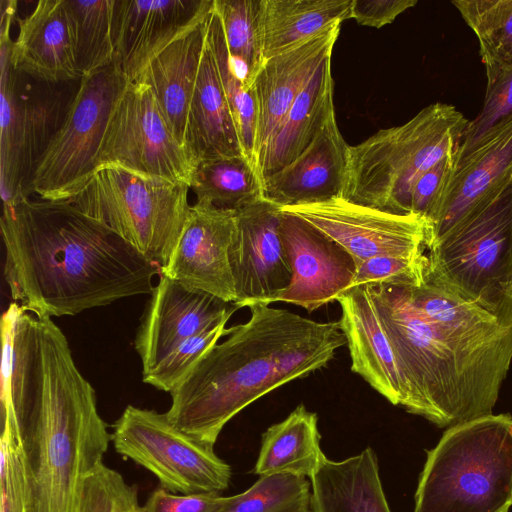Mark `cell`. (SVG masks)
<instances>
[{
    "label": "cell",
    "instance_id": "obj_1",
    "mask_svg": "<svg viewBox=\"0 0 512 512\" xmlns=\"http://www.w3.org/2000/svg\"><path fill=\"white\" fill-rule=\"evenodd\" d=\"M12 348L2 349L1 420L10 418L24 454L28 512H77L85 478L103 463L111 435L96 393L51 317L12 302Z\"/></svg>",
    "mask_w": 512,
    "mask_h": 512
},
{
    "label": "cell",
    "instance_id": "obj_2",
    "mask_svg": "<svg viewBox=\"0 0 512 512\" xmlns=\"http://www.w3.org/2000/svg\"><path fill=\"white\" fill-rule=\"evenodd\" d=\"M4 277L14 303L36 316H73L150 294L161 273L120 235L68 201L3 205Z\"/></svg>",
    "mask_w": 512,
    "mask_h": 512
},
{
    "label": "cell",
    "instance_id": "obj_3",
    "mask_svg": "<svg viewBox=\"0 0 512 512\" xmlns=\"http://www.w3.org/2000/svg\"><path fill=\"white\" fill-rule=\"evenodd\" d=\"M249 308V320L226 329L227 338L170 392L169 421L212 446L242 409L326 366L346 344L339 321L317 322L262 303Z\"/></svg>",
    "mask_w": 512,
    "mask_h": 512
},
{
    "label": "cell",
    "instance_id": "obj_4",
    "mask_svg": "<svg viewBox=\"0 0 512 512\" xmlns=\"http://www.w3.org/2000/svg\"><path fill=\"white\" fill-rule=\"evenodd\" d=\"M409 391V413L449 428L492 414L452 345L410 301L406 286H367Z\"/></svg>",
    "mask_w": 512,
    "mask_h": 512
},
{
    "label": "cell",
    "instance_id": "obj_5",
    "mask_svg": "<svg viewBox=\"0 0 512 512\" xmlns=\"http://www.w3.org/2000/svg\"><path fill=\"white\" fill-rule=\"evenodd\" d=\"M468 123L456 107L435 103L402 125L349 145L340 196L391 213H411L416 181L440 160L455 155Z\"/></svg>",
    "mask_w": 512,
    "mask_h": 512
},
{
    "label": "cell",
    "instance_id": "obj_6",
    "mask_svg": "<svg viewBox=\"0 0 512 512\" xmlns=\"http://www.w3.org/2000/svg\"><path fill=\"white\" fill-rule=\"evenodd\" d=\"M512 417L490 414L446 429L427 451L414 512H509Z\"/></svg>",
    "mask_w": 512,
    "mask_h": 512
},
{
    "label": "cell",
    "instance_id": "obj_7",
    "mask_svg": "<svg viewBox=\"0 0 512 512\" xmlns=\"http://www.w3.org/2000/svg\"><path fill=\"white\" fill-rule=\"evenodd\" d=\"M427 250L426 281L512 325V183Z\"/></svg>",
    "mask_w": 512,
    "mask_h": 512
},
{
    "label": "cell",
    "instance_id": "obj_8",
    "mask_svg": "<svg viewBox=\"0 0 512 512\" xmlns=\"http://www.w3.org/2000/svg\"><path fill=\"white\" fill-rule=\"evenodd\" d=\"M16 11H1L0 186L3 205L31 197L36 166L62 125L80 80L50 83L15 70L10 29Z\"/></svg>",
    "mask_w": 512,
    "mask_h": 512
},
{
    "label": "cell",
    "instance_id": "obj_9",
    "mask_svg": "<svg viewBox=\"0 0 512 512\" xmlns=\"http://www.w3.org/2000/svg\"><path fill=\"white\" fill-rule=\"evenodd\" d=\"M189 189L186 184L107 166L96 170L68 202L112 229L161 269L186 224Z\"/></svg>",
    "mask_w": 512,
    "mask_h": 512
},
{
    "label": "cell",
    "instance_id": "obj_10",
    "mask_svg": "<svg viewBox=\"0 0 512 512\" xmlns=\"http://www.w3.org/2000/svg\"><path fill=\"white\" fill-rule=\"evenodd\" d=\"M128 82L115 65L81 78L62 125L36 166L32 194L68 201L82 189L95 172L110 112Z\"/></svg>",
    "mask_w": 512,
    "mask_h": 512
},
{
    "label": "cell",
    "instance_id": "obj_11",
    "mask_svg": "<svg viewBox=\"0 0 512 512\" xmlns=\"http://www.w3.org/2000/svg\"><path fill=\"white\" fill-rule=\"evenodd\" d=\"M111 440L119 454L152 472L172 493L220 494L229 485L231 467L214 446L178 429L165 413L128 405Z\"/></svg>",
    "mask_w": 512,
    "mask_h": 512
},
{
    "label": "cell",
    "instance_id": "obj_12",
    "mask_svg": "<svg viewBox=\"0 0 512 512\" xmlns=\"http://www.w3.org/2000/svg\"><path fill=\"white\" fill-rule=\"evenodd\" d=\"M107 166L191 187L197 164L142 81L128 82L112 107L95 171Z\"/></svg>",
    "mask_w": 512,
    "mask_h": 512
},
{
    "label": "cell",
    "instance_id": "obj_13",
    "mask_svg": "<svg viewBox=\"0 0 512 512\" xmlns=\"http://www.w3.org/2000/svg\"><path fill=\"white\" fill-rule=\"evenodd\" d=\"M280 210L321 231L356 262L382 255L418 258L426 254L427 222L415 213H391L341 196Z\"/></svg>",
    "mask_w": 512,
    "mask_h": 512
},
{
    "label": "cell",
    "instance_id": "obj_14",
    "mask_svg": "<svg viewBox=\"0 0 512 512\" xmlns=\"http://www.w3.org/2000/svg\"><path fill=\"white\" fill-rule=\"evenodd\" d=\"M279 224L280 207L265 199L236 210L229 260L238 309L274 303L291 282Z\"/></svg>",
    "mask_w": 512,
    "mask_h": 512
},
{
    "label": "cell",
    "instance_id": "obj_15",
    "mask_svg": "<svg viewBox=\"0 0 512 512\" xmlns=\"http://www.w3.org/2000/svg\"><path fill=\"white\" fill-rule=\"evenodd\" d=\"M149 295L135 337L142 375L180 343L228 321L238 309L234 303L162 274Z\"/></svg>",
    "mask_w": 512,
    "mask_h": 512
},
{
    "label": "cell",
    "instance_id": "obj_16",
    "mask_svg": "<svg viewBox=\"0 0 512 512\" xmlns=\"http://www.w3.org/2000/svg\"><path fill=\"white\" fill-rule=\"evenodd\" d=\"M512 183V115L454 162L427 219L426 249L505 186Z\"/></svg>",
    "mask_w": 512,
    "mask_h": 512
},
{
    "label": "cell",
    "instance_id": "obj_17",
    "mask_svg": "<svg viewBox=\"0 0 512 512\" xmlns=\"http://www.w3.org/2000/svg\"><path fill=\"white\" fill-rule=\"evenodd\" d=\"M279 232L292 277L275 302L312 312L349 289L356 261L342 246L303 219L281 210Z\"/></svg>",
    "mask_w": 512,
    "mask_h": 512
},
{
    "label": "cell",
    "instance_id": "obj_18",
    "mask_svg": "<svg viewBox=\"0 0 512 512\" xmlns=\"http://www.w3.org/2000/svg\"><path fill=\"white\" fill-rule=\"evenodd\" d=\"M236 210L191 205L186 224L162 275L234 303L229 250Z\"/></svg>",
    "mask_w": 512,
    "mask_h": 512
},
{
    "label": "cell",
    "instance_id": "obj_19",
    "mask_svg": "<svg viewBox=\"0 0 512 512\" xmlns=\"http://www.w3.org/2000/svg\"><path fill=\"white\" fill-rule=\"evenodd\" d=\"M341 23L265 59L258 71L253 90L257 104L256 169L277 134L293 102L317 68L332 57Z\"/></svg>",
    "mask_w": 512,
    "mask_h": 512
},
{
    "label": "cell",
    "instance_id": "obj_20",
    "mask_svg": "<svg viewBox=\"0 0 512 512\" xmlns=\"http://www.w3.org/2000/svg\"><path fill=\"white\" fill-rule=\"evenodd\" d=\"M213 0H114V65L133 82Z\"/></svg>",
    "mask_w": 512,
    "mask_h": 512
},
{
    "label": "cell",
    "instance_id": "obj_21",
    "mask_svg": "<svg viewBox=\"0 0 512 512\" xmlns=\"http://www.w3.org/2000/svg\"><path fill=\"white\" fill-rule=\"evenodd\" d=\"M336 301L341 306L339 322L348 344L352 371L391 404L406 409L408 387L369 288H351Z\"/></svg>",
    "mask_w": 512,
    "mask_h": 512
},
{
    "label": "cell",
    "instance_id": "obj_22",
    "mask_svg": "<svg viewBox=\"0 0 512 512\" xmlns=\"http://www.w3.org/2000/svg\"><path fill=\"white\" fill-rule=\"evenodd\" d=\"M348 148L334 113L300 156L263 179V199L287 207L340 196Z\"/></svg>",
    "mask_w": 512,
    "mask_h": 512
},
{
    "label": "cell",
    "instance_id": "obj_23",
    "mask_svg": "<svg viewBox=\"0 0 512 512\" xmlns=\"http://www.w3.org/2000/svg\"><path fill=\"white\" fill-rule=\"evenodd\" d=\"M212 7L213 2L180 35L152 57L134 80L150 87L171 131L184 146L189 104Z\"/></svg>",
    "mask_w": 512,
    "mask_h": 512
},
{
    "label": "cell",
    "instance_id": "obj_24",
    "mask_svg": "<svg viewBox=\"0 0 512 512\" xmlns=\"http://www.w3.org/2000/svg\"><path fill=\"white\" fill-rule=\"evenodd\" d=\"M10 62L37 80L63 83L80 80L70 37L64 0H40L18 20Z\"/></svg>",
    "mask_w": 512,
    "mask_h": 512
},
{
    "label": "cell",
    "instance_id": "obj_25",
    "mask_svg": "<svg viewBox=\"0 0 512 512\" xmlns=\"http://www.w3.org/2000/svg\"><path fill=\"white\" fill-rule=\"evenodd\" d=\"M185 146L197 165L218 158L245 156L207 40L189 104Z\"/></svg>",
    "mask_w": 512,
    "mask_h": 512
},
{
    "label": "cell",
    "instance_id": "obj_26",
    "mask_svg": "<svg viewBox=\"0 0 512 512\" xmlns=\"http://www.w3.org/2000/svg\"><path fill=\"white\" fill-rule=\"evenodd\" d=\"M310 480L311 512H391L371 448L343 461L324 455Z\"/></svg>",
    "mask_w": 512,
    "mask_h": 512
},
{
    "label": "cell",
    "instance_id": "obj_27",
    "mask_svg": "<svg viewBox=\"0 0 512 512\" xmlns=\"http://www.w3.org/2000/svg\"><path fill=\"white\" fill-rule=\"evenodd\" d=\"M331 58L311 76L293 102L259 167L263 179L293 162L309 146L334 111Z\"/></svg>",
    "mask_w": 512,
    "mask_h": 512
},
{
    "label": "cell",
    "instance_id": "obj_28",
    "mask_svg": "<svg viewBox=\"0 0 512 512\" xmlns=\"http://www.w3.org/2000/svg\"><path fill=\"white\" fill-rule=\"evenodd\" d=\"M317 421V414L301 404L283 421L270 426L262 435L254 473H290L311 478L324 456Z\"/></svg>",
    "mask_w": 512,
    "mask_h": 512
},
{
    "label": "cell",
    "instance_id": "obj_29",
    "mask_svg": "<svg viewBox=\"0 0 512 512\" xmlns=\"http://www.w3.org/2000/svg\"><path fill=\"white\" fill-rule=\"evenodd\" d=\"M351 5L352 0H265L264 60L350 19Z\"/></svg>",
    "mask_w": 512,
    "mask_h": 512
},
{
    "label": "cell",
    "instance_id": "obj_30",
    "mask_svg": "<svg viewBox=\"0 0 512 512\" xmlns=\"http://www.w3.org/2000/svg\"><path fill=\"white\" fill-rule=\"evenodd\" d=\"M76 67L81 78L114 65V0H64Z\"/></svg>",
    "mask_w": 512,
    "mask_h": 512
},
{
    "label": "cell",
    "instance_id": "obj_31",
    "mask_svg": "<svg viewBox=\"0 0 512 512\" xmlns=\"http://www.w3.org/2000/svg\"><path fill=\"white\" fill-rule=\"evenodd\" d=\"M190 189L197 203L225 210H239L263 199L262 181L243 155L199 163Z\"/></svg>",
    "mask_w": 512,
    "mask_h": 512
},
{
    "label": "cell",
    "instance_id": "obj_32",
    "mask_svg": "<svg viewBox=\"0 0 512 512\" xmlns=\"http://www.w3.org/2000/svg\"><path fill=\"white\" fill-rule=\"evenodd\" d=\"M452 4L478 38L490 83L512 67V0H456Z\"/></svg>",
    "mask_w": 512,
    "mask_h": 512
},
{
    "label": "cell",
    "instance_id": "obj_33",
    "mask_svg": "<svg viewBox=\"0 0 512 512\" xmlns=\"http://www.w3.org/2000/svg\"><path fill=\"white\" fill-rule=\"evenodd\" d=\"M206 40L215 59L242 150L256 169L257 104L255 93L253 87L249 89L245 86L231 67L221 21L214 7L208 17Z\"/></svg>",
    "mask_w": 512,
    "mask_h": 512
},
{
    "label": "cell",
    "instance_id": "obj_34",
    "mask_svg": "<svg viewBox=\"0 0 512 512\" xmlns=\"http://www.w3.org/2000/svg\"><path fill=\"white\" fill-rule=\"evenodd\" d=\"M211 512H311V483L290 473L260 476L243 493L220 495Z\"/></svg>",
    "mask_w": 512,
    "mask_h": 512
},
{
    "label": "cell",
    "instance_id": "obj_35",
    "mask_svg": "<svg viewBox=\"0 0 512 512\" xmlns=\"http://www.w3.org/2000/svg\"><path fill=\"white\" fill-rule=\"evenodd\" d=\"M265 0H213L231 57L245 63L255 79L263 62Z\"/></svg>",
    "mask_w": 512,
    "mask_h": 512
},
{
    "label": "cell",
    "instance_id": "obj_36",
    "mask_svg": "<svg viewBox=\"0 0 512 512\" xmlns=\"http://www.w3.org/2000/svg\"><path fill=\"white\" fill-rule=\"evenodd\" d=\"M227 321L196 334L175 347L150 372L142 375L144 383L171 392L189 373L199 359L226 336Z\"/></svg>",
    "mask_w": 512,
    "mask_h": 512
},
{
    "label": "cell",
    "instance_id": "obj_37",
    "mask_svg": "<svg viewBox=\"0 0 512 512\" xmlns=\"http://www.w3.org/2000/svg\"><path fill=\"white\" fill-rule=\"evenodd\" d=\"M0 512H28L30 490L19 438L10 419L1 422Z\"/></svg>",
    "mask_w": 512,
    "mask_h": 512
},
{
    "label": "cell",
    "instance_id": "obj_38",
    "mask_svg": "<svg viewBox=\"0 0 512 512\" xmlns=\"http://www.w3.org/2000/svg\"><path fill=\"white\" fill-rule=\"evenodd\" d=\"M139 508L137 488L102 463L85 478L77 512H134Z\"/></svg>",
    "mask_w": 512,
    "mask_h": 512
},
{
    "label": "cell",
    "instance_id": "obj_39",
    "mask_svg": "<svg viewBox=\"0 0 512 512\" xmlns=\"http://www.w3.org/2000/svg\"><path fill=\"white\" fill-rule=\"evenodd\" d=\"M427 268V254L418 258L375 256L356 262L349 289L379 284L417 287L426 281Z\"/></svg>",
    "mask_w": 512,
    "mask_h": 512
},
{
    "label": "cell",
    "instance_id": "obj_40",
    "mask_svg": "<svg viewBox=\"0 0 512 512\" xmlns=\"http://www.w3.org/2000/svg\"><path fill=\"white\" fill-rule=\"evenodd\" d=\"M512 115V67L487 83L484 105L469 121L455 153V161L467 155L497 124Z\"/></svg>",
    "mask_w": 512,
    "mask_h": 512
},
{
    "label": "cell",
    "instance_id": "obj_41",
    "mask_svg": "<svg viewBox=\"0 0 512 512\" xmlns=\"http://www.w3.org/2000/svg\"><path fill=\"white\" fill-rule=\"evenodd\" d=\"M455 155H450L427 170L415 183L411 196V213L426 222L435 207L453 169Z\"/></svg>",
    "mask_w": 512,
    "mask_h": 512
},
{
    "label": "cell",
    "instance_id": "obj_42",
    "mask_svg": "<svg viewBox=\"0 0 512 512\" xmlns=\"http://www.w3.org/2000/svg\"><path fill=\"white\" fill-rule=\"evenodd\" d=\"M219 496L216 493L177 495L161 487L142 508L144 512H211Z\"/></svg>",
    "mask_w": 512,
    "mask_h": 512
},
{
    "label": "cell",
    "instance_id": "obj_43",
    "mask_svg": "<svg viewBox=\"0 0 512 512\" xmlns=\"http://www.w3.org/2000/svg\"><path fill=\"white\" fill-rule=\"evenodd\" d=\"M416 4V0H352L351 18L360 25L381 28Z\"/></svg>",
    "mask_w": 512,
    "mask_h": 512
},
{
    "label": "cell",
    "instance_id": "obj_44",
    "mask_svg": "<svg viewBox=\"0 0 512 512\" xmlns=\"http://www.w3.org/2000/svg\"><path fill=\"white\" fill-rule=\"evenodd\" d=\"M134 512H144V510L142 507H140L139 509L135 510Z\"/></svg>",
    "mask_w": 512,
    "mask_h": 512
}]
</instances>
